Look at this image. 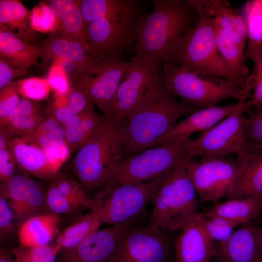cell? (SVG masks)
Returning <instances> with one entry per match:
<instances>
[{"label": "cell", "instance_id": "cell-36", "mask_svg": "<svg viewBox=\"0 0 262 262\" xmlns=\"http://www.w3.org/2000/svg\"><path fill=\"white\" fill-rule=\"evenodd\" d=\"M195 219L205 233L211 239L218 243L229 239L238 226L236 224L220 217L208 218L202 213Z\"/></svg>", "mask_w": 262, "mask_h": 262}, {"label": "cell", "instance_id": "cell-42", "mask_svg": "<svg viewBox=\"0 0 262 262\" xmlns=\"http://www.w3.org/2000/svg\"><path fill=\"white\" fill-rule=\"evenodd\" d=\"M243 123L247 141L262 150V110H256L250 117H244Z\"/></svg>", "mask_w": 262, "mask_h": 262}, {"label": "cell", "instance_id": "cell-31", "mask_svg": "<svg viewBox=\"0 0 262 262\" xmlns=\"http://www.w3.org/2000/svg\"><path fill=\"white\" fill-rule=\"evenodd\" d=\"M218 50L228 66L240 79L247 82L250 75L243 61L245 50L230 40L214 21Z\"/></svg>", "mask_w": 262, "mask_h": 262}, {"label": "cell", "instance_id": "cell-5", "mask_svg": "<svg viewBox=\"0 0 262 262\" xmlns=\"http://www.w3.org/2000/svg\"><path fill=\"white\" fill-rule=\"evenodd\" d=\"M183 160L163 178L150 199L153 208L149 225L166 232L180 230L201 213L200 199Z\"/></svg>", "mask_w": 262, "mask_h": 262}, {"label": "cell", "instance_id": "cell-12", "mask_svg": "<svg viewBox=\"0 0 262 262\" xmlns=\"http://www.w3.org/2000/svg\"><path fill=\"white\" fill-rule=\"evenodd\" d=\"M171 244L166 232L159 228H129L107 262H166Z\"/></svg>", "mask_w": 262, "mask_h": 262}, {"label": "cell", "instance_id": "cell-22", "mask_svg": "<svg viewBox=\"0 0 262 262\" xmlns=\"http://www.w3.org/2000/svg\"><path fill=\"white\" fill-rule=\"evenodd\" d=\"M236 154L241 170L225 196L227 199L257 197L262 194V153L241 150Z\"/></svg>", "mask_w": 262, "mask_h": 262}, {"label": "cell", "instance_id": "cell-11", "mask_svg": "<svg viewBox=\"0 0 262 262\" xmlns=\"http://www.w3.org/2000/svg\"><path fill=\"white\" fill-rule=\"evenodd\" d=\"M197 157L195 160L186 154L183 164L199 199L210 202L225 196L241 172L239 158Z\"/></svg>", "mask_w": 262, "mask_h": 262}, {"label": "cell", "instance_id": "cell-24", "mask_svg": "<svg viewBox=\"0 0 262 262\" xmlns=\"http://www.w3.org/2000/svg\"><path fill=\"white\" fill-rule=\"evenodd\" d=\"M103 121V116H99L93 106L74 115L66 121L63 126L71 153L91 140L101 129Z\"/></svg>", "mask_w": 262, "mask_h": 262}, {"label": "cell", "instance_id": "cell-50", "mask_svg": "<svg viewBox=\"0 0 262 262\" xmlns=\"http://www.w3.org/2000/svg\"><path fill=\"white\" fill-rule=\"evenodd\" d=\"M26 73V70L14 66L0 56V89L12 82V80L15 76Z\"/></svg>", "mask_w": 262, "mask_h": 262}, {"label": "cell", "instance_id": "cell-10", "mask_svg": "<svg viewBox=\"0 0 262 262\" xmlns=\"http://www.w3.org/2000/svg\"><path fill=\"white\" fill-rule=\"evenodd\" d=\"M145 15L101 18L86 25L87 42L100 63L121 61L123 53L134 45L138 25Z\"/></svg>", "mask_w": 262, "mask_h": 262}, {"label": "cell", "instance_id": "cell-32", "mask_svg": "<svg viewBox=\"0 0 262 262\" xmlns=\"http://www.w3.org/2000/svg\"><path fill=\"white\" fill-rule=\"evenodd\" d=\"M101 225L89 213L60 232L54 243L60 250L72 247L99 229Z\"/></svg>", "mask_w": 262, "mask_h": 262}, {"label": "cell", "instance_id": "cell-41", "mask_svg": "<svg viewBox=\"0 0 262 262\" xmlns=\"http://www.w3.org/2000/svg\"><path fill=\"white\" fill-rule=\"evenodd\" d=\"M45 205L47 213L57 215L67 214L78 208L61 192L51 181L46 191Z\"/></svg>", "mask_w": 262, "mask_h": 262}, {"label": "cell", "instance_id": "cell-27", "mask_svg": "<svg viewBox=\"0 0 262 262\" xmlns=\"http://www.w3.org/2000/svg\"><path fill=\"white\" fill-rule=\"evenodd\" d=\"M59 215L44 213L31 217L20 224L17 235L20 246L27 247L48 245L58 231Z\"/></svg>", "mask_w": 262, "mask_h": 262}, {"label": "cell", "instance_id": "cell-49", "mask_svg": "<svg viewBox=\"0 0 262 262\" xmlns=\"http://www.w3.org/2000/svg\"><path fill=\"white\" fill-rule=\"evenodd\" d=\"M58 59L62 69L69 81L70 86L77 83L86 74H89L71 59L66 58Z\"/></svg>", "mask_w": 262, "mask_h": 262}, {"label": "cell", "instance_id": "cell-7", "mask_svg": "<svg viewBox=\"0 0 262 262\" xmlns=\"http://www.w3.org/2000/svg\"><path fill=\"white\" fill-rule=\"evenodd\" d=\"M186 140L166 142L124 159L114 175L101 186L102 190L117 184L147 182L166 175L186 155Z\"/></svg>", "mask_w": 262, "mask_h": 262}, {"label": "cell", "instance_id": "cell-20", "mask_svg": "<svg viewBox=\"0 0 262 262\" xmlns=\"http://www.w3.org/2000/svg\"><path fill=\"white\" fill-rule=\"evenodd\" d=\"M7 148L22 172L36 178L52 180L60 171L48 160L44 150L19 136L9 142Z\"/></svg>", "mask_w": 262, "mask_h": 262}, {"label": "cell", "instance_id": "cell-33", "mask_svg": "<svg viewBox=\"0 0 262 262\" xmlns=\"http://www.w3.org/2000/svg\"><path fill=\"white\" fill-rule=\"evenodd\" d=\"M242 16L248 32L247 45L243 55L245 63L250 53L262 46V0L247 1L244 6Z\"/></svg>", "mask_w": 262, "mask_h": 262}, {"label": "cell", "instance_id": "cell-8", "mask_svg": "<svg viewBox=\"0 0 262 262\" xmlns=\"http://www.w3.org/2000/svg\"><path fill=\"white\" fill-rule=\"evenodd\" d=\"M246 98L238 100L236 108L224 119L185 142L186 154L190 156L227 157L241 150L262 153V150L246 140L243 115Z\"/></svg>", "mask_w": 262, "mask_h": 262}, {"label": "cell", "instance_id": "cell-9", "mask_svg": "<svg viewBox=\"0 0 262 262\" xmlns=\"http://www.w3.org/2000/svg\"><path fill=\"white\" fill-rule=\"evenodd\" d=\"M164 176L147 182L117 184L101 191L95 198L97 207L89 213L101 224H128L143 212Z\"/></svg>", "mask_w": 262, "mask_h": 262}, {"label": "cell", "instance_id": "cell-1", "mask_svg": "<svg viewBox=\"0 0 262 262\" xmlns=\"http://www.w3.org/2000/svg\"><path fill=\"white\" fill-rule=\"evenodd\" d=\"M199 109L178 100L168 92L161 70L123 126L124 154H136L156 146L179 119Z\"/></svg>", "mask_w": 262, "mask_h": 262}, {"label": "cell", "instance_id": "cell-46", "mask_svg": "<svg viewBox=\"0 0 262 262\" xmlns=\"http://www.w3.org/2000/svg\"><path fill=\"white\" fill-rule=\"evenodd\" d=\"M44 117L42 115H19L6 128L15 134L25 137L33 131Z\"/></svg>", "mask_w": 262, "mask_h": 262}, {"label": "cell", "instance_id": "cell-51", "mask_svg": "<svg viewBox=\"0 0 262 262\" xmlns=\"http://www.w3.org/2000/svg\"><path fill=\"white\" fill-rule=\"evenodd\" d=\"M16 135L13 132L3 127H0V150L7 148L11 140Z\"/></svg>", "mask_w": 262, "mask_h": 262}, {"label": "cell", "instance_id": "cell-44", "mask_svg": "<svg viewBox=\"0 0 262 262\" xmlns=\"http://www.w3.org/2000/svg\"><path fill=\"white\" fill-rule=\"evenodd\" d=\"M46 79L54 94H64L70 88L69 81L62 69L58 59L53 61Z\"/></svg>", "mask_w": 262, "mask_h": 262}, {"label": "cell", "instance_id": "cell-52", "mask_svg": "<svg viewBox=\"0 0 262 262\" xmlns=\"http://www.w3.org/2000/svg\"><path fill=\"white\" fill-rule=\"evenodd\" d=\"M0 262H16L12 254L9 251L3 247L0 248Z\"/></svg>", "mask_w": 262, "mask_h": 262}, {"label": "cell", "instance_id": "cell-3", "mask_svg": "<svg viewBox=\"0 0 262 262\" xmlns=\"http://www.w3.org/2000/svg\"><path fill=\"white\" fill-rule=\"evenodd\" d=\"M188 1L196 10L198 18L161 62L229 80L245 90L247 82L233 73L218 50L213 18L198 0Z\"/></svg>", "mask_w": 262, "mask_h": 262}, {"label": "cell", "instance_id": "cell-2", "mask_svg": "<svg viewBox=\"0 0 262 262\" xmlns=\"http://www.w3.org/2000/svg\"><path fill=\"white\" fill-rule=\"evenodd\" d=\"M152 11L137 27L135 56L162 61L196 23L198 14L188 0H152Z\"/></svg>", "mask_w": 262, "mask_h": 262}, {"label": "cell", "instance_id": "cell-39", "mask_svg": "<svg viewBox=\"0 0 262 262\" xmlns=\"http://www.w3.org/2000/svg\"><path fill=\"white\" fill-rule=\"evenodd\" d=\"M253 62V69L251 75L253 80V94L250 99L246 100L244 109L255 108L262 110V46L254 50L246 59Z\"/></svg>", "mask_w": 262, "mask_h": 262}, {"label": "cell", "instance_id": "cell-4", "mask_svg": "<svg viewBox=\"0 0 262 262\" xmlns=\"http://www.w3.org/2000/svg\"><path fill=\"white\" fill-rule=\"evenodd\" d=\"M104 117L95 137L78 149L71 169L84 189L101 186L115 172L125 155L123 126L110 117Z\"/></svg>", "mask_w": 262, "mask_h": 262}, {"label": "cell", "instance_id": "cell-47", "mask_svg": "<svg viewBox=\"0 0 262 262\" xmlns=\"http://www.w3.org/2000/svg\"><path fill=\"white\" fill-rule=\"evenodd\" d=\"M13 212L6 199L0 196V239L9 238L17 230V225Z\"/></svg>", "mask_w": 262, "mask_h": 262}, {"label": "cell", "instance_id": "cell-13", "mask_svg": "<svg viewBox=\"0 0 262 262\" xmlns=\"http://www.w3.org/2000/svg\"><path fill=\"white\" fill-rule=\"evenodd\" d=\"M120 84L109 117L123 126L150 83L161 72V61L145 60L134 56Z\"/></svg>", "mask_w": 262, "mask_h": 262}, {"label": "cell", "instance_id": "cell-18", "mask_svg": "<svg viewBox=\"0 0 262 262\" xmlns=\"http://www.w3.org/2000/svg\"><path fill=\"white\" fill-rule=\"evenodd\" d=\"M216 256L224 262H262V225L253 221L240 225L217 244Z\"/></svg>", "mask_w": 262, "mask_h": 262}, {"label": "cell", "instance_id": "cell-35", "mask_svg": "<svg viewBox=\"0 0 262 262\" xmlns=\"http://www.w3.org/2000/svg\"><path fill=\"white\" fill-rule=\"evenodd\" d=\"M51 181L75 206L85 207L90 211L96 208V201L87 196L84 188L79 181L66 177L60 172Z\"/></svg>", "mask_w": 262, "mask_h": 262}, {"label": "cell", "instance_id": "cell-6", "mask_svg": "<svg viewBox=\"0 0 262 262\" xmlns=\"http://www.w3.org/2000/svg\"><path fill=\"white\" fill-rule=\"evenodd\" d=\"M161 70L164 86L172 96L200 109L229 98H247L253 87L250 80L243 90L232 81L164 63Z\"/></svg>", "mask_w": 262, "mask_h": 262}, {"label": "cell", "instance_id": "cell-19", "mask_svg": "<svg viewBox=\"0 0 262 262\" xmlns=\"http://www.w3.org/2000/svg\"><path fill=\"white\" fill-rule=\"evenodd\" d=\"M180 230L174 242V262H210L216 256L218 244L205 233L195 219Z\"/></svg>", "mask_w": 262, "mask_h": 262}, {"label": "cell", "instance_id": "cell-17", "mask_svg": "<svg viewBox=\"0 0 262 262\" xmlns=\"http://www.w3.org/2000/svg\"><path fill=\"white\" fill-rule=\"evenodd\" d=\"M36 45L44 65L51 60L66 58L74 60L91 75L98 73L101 69L102 64L89 46L65 36L58 29L49 33L44 41Z\"/></svg>", "mask_w": 262, "mask_h": 262}, {"label": "cell", "instance_id": "cell-26", "mask_svg": "<svg viewBox=\"0 0 262 262\" xmlns=\"http://www.w3.org/2000/svg\"><path fill=\"white\" fill-rule=\"evenodd\" d=\"M44 2L55 14L59 22L58 30L65 36L80 40L89 46L86 38V26L81 9L82 0H47Z\"/></svg>", "mask_w": 262, "mask_h": 262}, {"label": "cell", "instance_id": "cell-14", "mask_svg": "<svg viewBox=\"0 0 262 262\" xmlns=\"http://www.w3.org/2000/svg\"><path fill=\"white\" fill-rule=\"evenodd\" d=\"M0 196L6 199L20 224L27 219L47 213L46 192L29 175L23 172L0 183Z\"/></svg>", "mask_w": 262, "mask_h": 262}, {"label": "cell", "instance_id": "cell-25", "mask_svg": "<svg viewBox=\"0 0 262 262\" xmlns=\"http://www.w3.org/2000/svg\"><path fill=\"white\" fill-rule=\"evenodd\" d=\"M39 55L36 45L26 42L0 25V56L14 66L27 70L38 65Z\"/></svg>", "mask_w": 262, "mask_h": 262}, {"label": "cell", "instance_id": "cell-48", "mask_svg": "<svg viewBox=\"0 0 262 262\" xmlns=\"http://www.w3.org/2000/svg\"><path fill=\"white\" fill-rule=\"evenodd\" d=\"M16 166L13 156L7 148L0 150V180L1 183L7 181L15 174Z\"/></svg>", "mask_w": 262, "mask_h": 262}, {"label": "cell", "instance_id": "cell-45", "mask_svg": "<svg viewBox=\"0 0 262 262\" xmlns=\"http://www.w3.org/2000/svg\"><path fill=\"white\" fill-rule=\"evenodd\" d=\"M16 82H12L0 90V119L6 116L21 99Z\"/></svg>", "mask_w": 262, "mask_h": 262}, {"label": "cell", "instance_id": "cell-16", "mask_svg": "<svg viewBox=\"0 0 262 262\" xmlns=\"http://www.w3.org/2000/svg\"><path fill=\"white\" fill-rule=\"evenodd\" d=\"M129 66V60L102 63L98 73L86 74L73 85L81 86L92 104L102 113L103 116L109 117L115 94Z\"/></svg>", "mask_w": 262, "mask_h": 262}, {"label": "cell", "instance_id": "cell-43", "mask_svg": "<svg viewBox=\"0 0 262 262\" xmlns=\"http://www.w3.org/2000/svg\"><path fill=\"white\" fill-rule=\"evenodd\" d=\"M43 110L36 101L23 98L6 116L0 119V127L6 128L17 116L42 115Z\"/></svg>", "mask_w": 262, "mask_h": 262}, {"label": "cell", "instance_id": "cell-21", "mask_svg": "<svg viewBox=\"0 0 262 262\" xmlns=\"http://www.w3.org/2000/svg\"><path fill=\"white\" fill-rule=\"evenodd\" d=\"M237 103L202 108L187 115L157 143L184 141L193 134L203 132L224 119L236 108Z\"/></svg>", "mask_w": 262, "mask_h": 262}, {"label": "cell", "instance_id": "cell-23", "mask_svg": "<svg viewBox=\"0 0 262 262\" xmlns=\"http://www.w3.org/2000/svg\"><path fill=\"white\" fill-rule=\"evenodd\" d=\"M225 35L245 50L247 41V28L243 17L236 11L219 0H198Z\"/></svg>", "mask_w": 262, "mask_h": 262}, {"label": "cell", "instance_id": "cell-53", "mask_svg": "<svg viewBox=\"0 0 262 262\" xmlns=\"http://www.w3.org/2000/svg\"><path fill=\"white\" fill-rule=\"evenodd\" d=\"M259 203L260 205L261 212H262V194H261L258 197Z\"/></svg>", "mask_w": 262, "mask_h": 262}, {"label": "cell", "instance_id": "cell-29", "mask_svg": "<svg viewBox=\"0 0 262 262\" xmlns=\"http://www.w3.org/2000/svg\"><path fill=\"white\" fill-rule=\"evenodd\" d=\"M261 212L257 197L227 199L216 203L202 214L208 218H222L239 225L253 221Z\"/></svg>", "mask_w": 262, "mask_h": 262}, {"label": "cell", "instance_id": "cell-15", "mask_svg": "<svg viewBox=\"0 0 262 262\" xmlns=\"http://www.w3.org/2000/svg\"><path fill=\"white\" fill-rule=\"evenodd\" d=\"M129 228L126 223L98 229L75 246L61 249L55 262H107Z\"/></svg>", "mask_w": 262, "mask_h": 262}, {"label": "cell", "instance_id": "cell-37", "mask_svg": "<svg viewBox=\"0 0 262 262\" xmlns=\"http://www.w3.org/2000/svg\"><path fill=\"white\" fill-rule=\"evenodd\" d=\"M60 250L53 243L34 247L20 246L11 253L16 262H55Z\"/></svg>", "mask_w": 262, "mask_h": 262}, {"label": "cell", "instance_id": "cell-30", "mask_svg": "<svg viewBox=\"0 0 262 262\" xmlns=\"http://www.w3.org/2000/svg\"><path fill=\"white\" fill-rule=\"evenodd\" d=\"M30 10L18 0H0V25L26 42L34 44L38 34L30 26Z\"/></svg>", "mask_w": 262, "mask_h": 262}, {"label": "cell", "instance_id": "cell-54", "mask_svg": "<svg viewBox=\"0 0 262 262\" xmlns=\"http://www.w3.org/2000/svg\"><path fill=\"white\" fill-rule=\"evenodd\" d=\"M210 262H224L221 260H220L219 258H218L217 256H215L213 257L210 261Z\"/></svg>", "mask_w": 262, "mask_h": 262}, {"label": "cell", "instance_id": "cell-28", "mask_svg": "<svg viewBox=\"0 0 262 262\" xmlns=\"http://www.w3.org/2000/svg\"><path fill=\"white\" fill-rule=\"evenodd\" d=\"M81 9L85 26L101 18L144 13L138 0H82Z\"/></svg>", "mask_w": 262, "mask_h": 262}, {"label": "cell", "instance_id": "cell-34", "mask_svg": "<svg viewBox=\"0 0 262 262\" xmlns=\"http://www.w3.org/2000/svg\"><path fill=\"white\" fill-rule=\"evenodd\" d=\"M23 138L44 150L66 142V133L60 123L53 119L44 117L33 131Z\"/></svg>", "mask_w": 262, "mask_h": 262}, {"label": "cell", "instance_id": "cell-38", "mask_svg": "<svg viewBox=\"0 0 262 262\" xmlns=\"http://www.w3.org/2000/svg\"><path fill=\"white\" fill-rule=\"evenodd\" d=\"M30 24L33 30L50 33L59 28V22L51 9L44 1L40 2L30 10Z\"/></svg>", "mask_w": 262, "mask_h": 262}, {"label": "cell", "instance_id": "cell-40", "mask_svg": "<svg viewBox=\"0 0 262 262\" xmlns=\"http://www.w3.org/2000/svg\"><path fill=\"white\" fill-rule=\"evenodd\" d=\"M16 82L21 96L35 101L48 98L51 90L46 79L30 77Z\"/></svg>", "mask_w": 262, "mask_h": 262}]
</instances>
